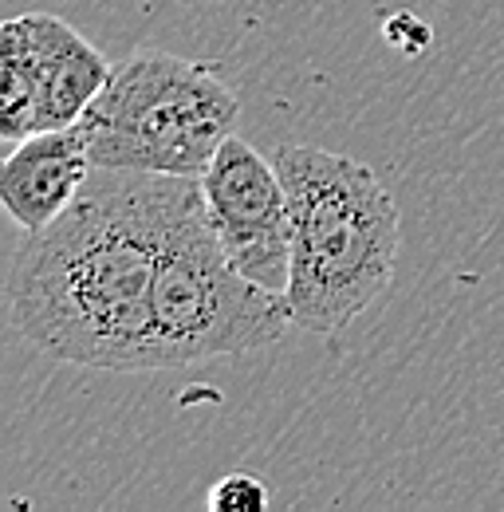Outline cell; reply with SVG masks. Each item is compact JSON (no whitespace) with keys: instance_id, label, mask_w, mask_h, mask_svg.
Returning <instances> with one entry per match:
<instances>
[{"instance_id":"obj_8","label":"cell","mask_w":504,"mask_h":512,"mask_svg":"<svg viewBox=\"0 0 504 512\" xmlns=\"http://www.w3.org/2000/svg\"><path fill=\"white\" fill-rule=\"evenodd\" d=\"M205 505H209V512H264L268 509V489L252 473H229V477L213 481Z\"/></svg>"},{"instance_id":"obj_6","label":"cell","mask_w":504,"mask_h":512,"mask_svg":"<svg viewBox=\"0 0 504 512\" xmlns=\"http://www.w3.org/2000/svg\"><path fill=\"white\" fill-rule=\"evenodd\" d=\"M201 193L229 260L260 288L288 292L292 209L276 162H268L241 134H233L205 166Z\"/></svg>"},{"instance_id":"obj_7","label":"cell","mask_w":504,"mask_h":512,"mask_svg":"<svg viewBox=\"0 0 504 512\" xmlns=\"http://www.w3.org/2000/svg\"><path fill=\"white\" fill-rule=\"evenodd\" d=\"M91 146L79 123L60 130H36L16 142L0 166V201L8 217L32 233L56 221L91 178Z\"/></svg>"},{"instance_id":"obj_5","label":"cell","mask_w":504,"mask_h":512,"mask_svg":"<svg viewBox=\"0 0 504 512\" xmlns=\"http://www.w3.org/2000/svg\"><path fill=\"white\" fill-rule=\"evenodd\" d=\"M111 67L91 40L52 12L8 20L0 28V134L20 142L36 130L79 123Z\"/></svg>"},{"instance_id":"obj_3","label":"cell","mask_w":504,"mask_h":512,"mask_svg":"<svg viewBox=\"0 0 504 512\" xmlns=\"http://www.w3.org/2000/svg\"><path fill=\"white\" fill-rule=\"evenodd\" d=\"M296 327L284 292L249 280L225 253L201 178H174L154 272V371L249 355Z\"/></svg>"},{"instance_id":"obj_2","label":"cell","mask_w":504,"mask_h":512,"mask_svg":"<svg viewBox=\"0 0 504 512\" xmlns=\"http://www.w3.org/2000/svg\"><path fill=\"white\" fill-rule=\"evenodd\" d=\"M272 162L292 209V323L315 335L343 331L394 280L398 205L359 158L280 146Z\"/></svg>"},{"instance_id":"obj_4","label":"cell","mask_w":504,"mask_h":512,"mask_svg":"<svg viewBox=\"0 0 504 512\" xmlns=\"http://www.w3.org/2000/svg\"><path fill=\"white\" fill-rule=\"evenodd\" d=\"M237 123L241 103L217 67L170 52H134L115 64L79 119L95 166L170 178H201Z\"/></svg>"},{"instance_id":"obj_1","label":"cell","mask_w":504,"mask_h":512,"mask_svg":"<svg viewBox=\"0 0 504 512\" xmlns=\"http://www.w3.org/2000/svg\"><path fill=\"white\" fill-rule=\"evenodd\" d=\"M170 190V174L95 166L56 221L24 233L8 304L28 343L91 371H154V272Z\"/></svg>"}]
</instances>
